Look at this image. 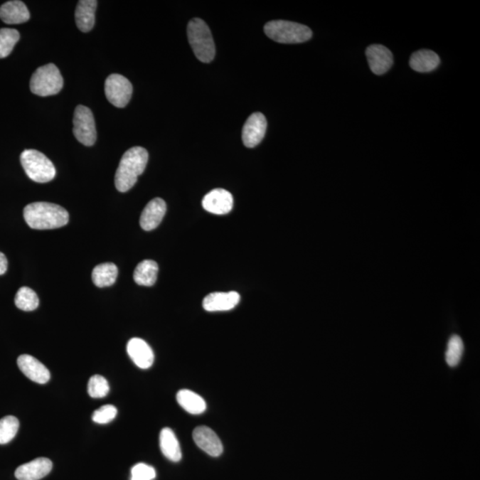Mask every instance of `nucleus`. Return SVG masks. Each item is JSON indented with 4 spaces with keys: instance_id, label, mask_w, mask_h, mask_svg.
I'll use <instances>...</instances> for the list:
<instances>
[{
    "instance_id": "nucleus-1",
    "label": "nucleus",
    "mask_w": 480,
    "mask_h": 480,
    "mask_svg": "<svg viewBox=\"0 0 480 480\" xmlns=\"http://www.w3.org/2000/svg\"><path fill=\"white\" fill-rule=\"evenodd\" d=\"M25 222L34 230H53L69 223V213L62 206L48 202H34L25 206Z\"/></svg>"
},
{
    "instance_id": "nucleus-2",
    "label": "nucleus",
    "mask_w": 480,
    "mask_h": 480,
    "mask_svg": "<svg viewBox=\"0 0 480 480\" xmlns=\"http://www.w3.org/2000/svg\"><path fill=\"white\" fill-rule=\"evenodd\" d=\"M148 151L142 147H133L124 153L115 176L117 190L127 192L137 183L147 166Z\"/></svg>"
},
{
    "instance_id": "nucleus-3",
    "label": "nucleus",
    "mask_w": 480,
    "mask_h": 480,
    "mask_svg": "<svg viewBox=\"0 0 480 480\" xmlns=\"http://www.w3.org/2000/svg\"><path fill=\"white\" fill-rule=\"evenodd\" d=\"M188 43L196 57L202 63H211L215 55V46L208 25L199 18L188 24Z\"/></svg>"
},
{
    "instance_id": "nucleus-4",
    "label": "nucleus",
    "mask_w": 480,
    "mask_h": 480,
    "mask_svg": "<svg viewBox=\"0 0 480 480\" xmlns=\"http://www.w3.org/2000/svg\"><path fill=\"white\" fill-rule=\"evenodd\" d=\"M265 32L270 39L282 44H298L312 37L311 28L305 25L282 20L266 23Z\"/></svg>"
},
{
    "instance_id": "nucleus-5",
    "label": "nucleus",
    "mask_w": 480,
    "mask_h": 480,
    "mask_svg": "<svg viewBox=\"0 0 480 480\" xmlns=\"http://www.w3.org/2000/svg\"><path fill=\"white\" fill-rule=\"evenodd\" d=\"M20 159L25 173L36 183H48L55 177V166L42 152L36 149H25Z\"/></svg>"
},
{
    "instance_id": "nucleus-6",
    "label": "nucleus",
    "mask_w": 480,
    "mask_h": 480,
    "mask_svg": "<svg viewBox=\"0 0 480 480\" xmlns=\"http://www.w3.org/2000/svg\"><path fill=\"white\" fill-rule=\"evenodd\" d=\"M63 78L53 63L38 68L31 78V91L38 96L55 95L62 90Z\"/></svg>"
},
{
    "instance_id": "nucleus-7",
    "label": "nucleus",
    "mask_w": 480,
    "mask_h": 480,
    "mask_svg": "<svg viewBox=\"0 0 480 480\" xmlns=\"http://www.w3.org/2000/svg\"><path fill=\"white\" fill-rule=\"evenodd\" d=\"M73 134L77 140L85 146H92L96 142L95 117L91 110L84 105H78L73 117Z\"/></svg>"
},
{
    "instance_id": "nucleus-8",
    "label": "nucleus",
    "mask_w": 480,
    "mask_h": 480,
    "mask_svg": "<svg viewBox=\"0 0 480 480\" xmlns=\"http://www.w3.org/2000/svg\"><path fill=\"white\" fill-rule=\"evenodd\" d=\"M133 94V85L119 74L110 75L105 81V95L108 101L117 108H124Z\"/></svg>"
},
{
    "instance_id": "nucleus-9",
    "label": "nucleus",
    "mask_w": 480,
    "mask_h": 480,
    "mask_svg": "<svg viewBox=\"0 0 480 480\" xmlns=\"http://www.w3.org/2000/svg\"><path fill=\"white\" fill-rule=\"evenodd\" d=\"M267 129V120L262 113L252 114L245 121L242 130V140L245 147L254 148L262 141Z\"/></svg>"
},
{
    "instance_id": "nucleus-10",
    "label": "nucleus",
    "mask_w": 480,
    "mask_h": 480,
    "mask_svg": "<svg viewBox=\"0 0 480 480\" xmlns=\"http://www.w3.org/2000/svg\"><path fill=\"white\" fill-rule=\"evenodd\" d=\"M203 208L213 215H226L233 208V197L223 188H215L203 198Z\"/></svg>"
},
{
    "instance_id": "nucleus-11",
    "label": "nucleus",
    "mask_w": 480,
    "mask_h": 480,
    "mask_svg": "<svg viewBox=\"0 0 480 480\" xmlns=\"http://www.w3.org/2000/svg\"><path fill=\"white\" fill-rule=\"evenodd\" d=\"M370 69L375 75H383L393 65V55L390 49L383 45H371L366 50Z\"/></svg>"
},
{
    "instance_id": "nucleus-12",
    "label": "nucleus",
    "mask_w": 480,
    "mask_h": 480,
    "mask_svg": "<svg viewBox=\"0 0 480 480\" xmlns=\"http://www.w3.org/2000/svg\"><path fill=\"white\" fill-rule=\"evenodd\" d=\"M193 439L201 449L213 457H218L223 454V447L219 437L208 427L201 426L196 428Z\"/></svg>"
},
{
    "instance_id": "nucleus-13",
    "label": "nucleus",
    "mask_w": 480,
    "mask_h": 480,
    "mask_svg": "<svg viewBox=\"0 0 480 480\" xmlns=\"http://www.w3.org/2000/svg\"><path fill=\"white\" fill-rule=\"evenodd\" d=\"M17 365L23 375L35 383L45 384L50 380L49 370L31 355H21L17 359Z\"/></svg>"
},
{
    "instance_id": "nucleus-14",
    "label": "nucleus",
    "mask_w": 480,
    "mask_h": 480,
    "mask_svg": "<svg viewBox=\"0 0 480 480\" xmlns=\"http://www.w3.org/2000/svg\"><path fill=\"white\" fill-rule=\"evenodd\" d=\"M240 301L237 292H216L206 295L203 300V308L206 311H225L236 307Z\"/></svg>"
},
{
    "instance_id": "nucleus-15",
    "label": "nucleus",
    "mask_w": 480,
    "mask_h": 480,
    "mask_svg": "<svg viewBox=\"0 0 480 480\" xmlns=\"http://www.w3.org/2000/svg\"><path fill=\"white\" fill-rule=\"evenodd\" d=\"M52 462L48 458H38L16 469V478L18 480H39L48 476L52 471Z\"/></svg>"
},
{
    "instance_id": "nucleus-16",
    "label": "nucleus",
    "mask_w": 480,
    "mask_h": 480,
    "mask_svg": "<svg viewBox=\"0 0 480 480\" xmlns=\"http://www.w3.org/2000/svg\"><path fill=\"white\" fill-rule=\"evenodd\" d=\"M127 351L135 365L142 369L151 368L154 362V353L145 341L133 338L128 341Z\"/></svg>"
},
{
    "instance_id": "nucleus-17",
    "label": "nucleus",
    "mask_w": 480,
    "mask_h": 480,
    "mask_svg": "<svg viewBox=\"0 0 480 480\" xmlns=\"http://www.w3.org/2000/svg\"><path fill=\"white\" fill-rule=\"evenodd\" d=\"M166 212V202L162 198H156L149 201L141 215L140 224L142 230L151 231L156 229L162 222Z\"/></svg>"
},
{
    "instance_id": "nucleus-18",
    "label": "nucleus",
    "mask_w": 480,
    "mask_h": 480,
    "mask_svg": "<svg viewBox=\"0 0 480 480\" xmlns=\"http://www.w3.org/2000/svg\"><path fill=\"white\" fill-rule=\"evenodd\" d=\"M26 5L19 0L3 4L0 6V19L7 24H21L30 20Z\"/></svg>"
},
{
    "instance_id": "nucleus-19",
    "label": "nucleus",
    "mask_w": 480,
    "mask_h": 480,
    "mask_svg": "<svg viewBox=\"0 0 480 480\" xmlns=\"http://www.w3.org/2000/svg\"><path fill=\"white\" fill-rule=\"evenodd\" d=\"M95 0H80L78 1L75 19L78 28L82 32H89L94 28L95 11L97 7Z\"/></svg>"
},
{
    "instance_id": "nucleus-20",
    "label": "nucleus",
    "mask_w": 480,
    "mask_h": 480,
    "mask_svg": "<svg viewBox=\"0 0 480 480\" xmlns=\"http://www.w3.org/2000/svg\"><path fill=\"white\" fill-rule=\"evenodd\" d=\"M409 64L417 73H426L436 70L440 64L439 56L432 50L422 49L415 52L410 57Z\"/></svg>"
},
{
    "instance_id": "nucleus-21",
    "label": "nucleus",
    "mask_w": 480,
    "mask_h": 480,
    "mask_svg": "<svg viewBox=\"0 0 480 480\" xmlns=\"http://www.w3.org/2000/svg\"><path fill=\"white\" fill-rule=\"evenodd\" d=\"M160 449L169 460L177 462L181 459V451L176 434L169 428H164L159 436Z\"/></svg>"
},
{
    "instance_id": "nucleus-22",
    "label": "nucleus",
    "mask_w": 480,
    "mask_h": 480,
    "mask_svg": "<svg viewBox=\"0 0 480 480\" xmlns=\"http://www.w3.org/2000/svg\"><path fill=\"white\" fill-rule=\"evenodd\" d=\"M158 273V263L152 260H144L135 268L134 279L139 286L151 287L156 283Z\"/></svg>"
},
{
    "instance_id": "nucleus-23",
    "label": "nucleus",
    "mask_w": 480,
    "mask_h": 480,
    "mask_svg": "<svg viewBox=\"0 0 480 480\" xmlns=\"http://www.w3.org/2000/svg\"><path fill=\"white\" fill-rule=\"evenodd\" d=\"M176 400L181 407L191 415H201L206 411V401L190 390H181L177 393Z\"/></svg>"
},
{
    "instance_id": "nucleus-24",
    "label": "nucleus",
    "mask_w": 480,
    "mask_h": 480,
    "mask_svg": "<svg viewBox=\"0 0 480 480\" xmlns=\"http://www.w3.org/2000/svg\"><path fill=\"white\" fill-rule=\"evenodd\" d=\"M117 267L112 262L102 263L95 267L92 272V282L98 287L112 286L117 277Z\"/></svg>"
},
{
    "instance_id": "nucleus-25",
    "label": "nucleus",
    "mask_w": 480,
    "mask_h": 480,
    "mask_svg": "<svg viewBox=\"0 0 480 480\" xmlns=\"http://www.w3.org/2000/svg\"><path fill=\"white\" fill-rule=\"evenodd\" d=\"M16 307L24 311H32L39 305V299L37 294L30 287H23L18 290L14 298Z\"/></svg>"
},
{
    "instance_id": "nucleus-26",
    "label": "nucleus",
    "mask_w": 480,
    "mask_h": 480,
    "mask_svg": "<svg viewBox=\"0 0 480 480\" xmlns=\"http://www.w3.org/2000/svg\"><path fill=\"white\" fill-rule=\"evenodd\" d=\"M464 345L462 338L457 334L452 336L448 341L446 351V362L451 368L458 366L460 363L462 354H464Z\"/></svg>"
},
{
    "instance_id": "nucleus-27",
    "label": "nucleus",
    "mask_w": 480,
    "mask_h": 480,
    "mask_svg": "<svg viewBox=\"0 0 480 480\" xmlns=\"http://www.w3.org/2000/svg\"><path fill=\"white\" fill-rule=\"evenodd\" d=\"M19 39V32L14 28H4L0 30V59L10 55Z\"/></svg>"
},
{
    "instance_id": "nucleus-28",
    "label": "nucleus",
    "mask_w": 480,
    "mask_h": 480,
    "mask_svg": "<svg viewBox=\"0 0 480 480\" xmlns=\"http://www.w3.org/2000/svg\"><path fill=\"white\" fill-rule=\"evenodd\" d=\"M19 421L14 416L9 415L0 420V444L9 443L16 436Z\"/></svg>"
},
{
    "instance_id": "nucleus-29",
    "label": "nucleus",
    "mask_w": 480,
    "mask_h": 480,
    "mask_svg": "<svg viewBox=\"0 0 480 480\" xmlns=\"http://www.w3.org/2000/svg\"><path fill=\"white\" fill-rule=\"evenodd\" d=\"M87 390L92 398H105L110 393L109 383L102 375H92L89 380Z\"/></svg>"
},
{
    "instance_id": "nucleus-30",
    "label": "nucleus",
    "mask_w": 480,
    "mask_h": 480,
    "mask_svg": "<svg viewBox=\"0 0 480 480\" xmlns=\"http://www.w3.org/2000/svg\"><path fill=\"white\" fill-rule=\"evenodd\" d=\"M117 414V410L114 405H105L94 412L92 419V421L99 423V425H106V423L113 421V420L115 419Z\"/></svg>"
},
{
    "instance_id": "nucleus-31",
    "label": "nucleus",
    "mask_w": 480,
    "mask_h": 480,
    "mask_svg": "<svg viewBox=\"0 0 480 480\" xmlns=\"http://www.w3.org/2000/svg\"><path fill=\"white\" fill-rule=\"evenodd\" d=\"M131 473V480H152L156 478L155 469L145 464L134 466Z\"/></svg>"
},
{
    "instance_id": "nucleus-32",
    "label": "nucleus",
    "mask_w": 480,
    "mask_h": 480,
    "mask_svg": "<svg viewBox=\"0 0 480 480\" xmlns=\"http://www.w3.org/2000/svg\"><path fill=\"white\" fill-rule=\"evenodd\" d=\"M7 265H9V263H7L6 255L0 252V275H3V274L6 273Z\"/></svg>"
}]
</instances>
